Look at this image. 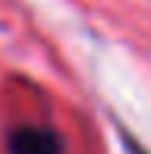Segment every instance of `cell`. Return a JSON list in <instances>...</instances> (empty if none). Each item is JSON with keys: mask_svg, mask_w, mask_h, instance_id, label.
I'll return each mask as SVG.
<instances>
[{"mask_svg": "<svg viewBox=\"0 0 151 154\" xmlns=\"http://www.w3.org/2000/svg\"><path fill=\"white\" fill-rule=\"evenodd\" d=\"M10 154H63V142L57 132L41 129V126H22L10 132L6 142Z\"/></svg>", "mask_w": 151, "mask_h": 154, "instance_id": "6da1fadb", "label": "cell"}]
</instances>
